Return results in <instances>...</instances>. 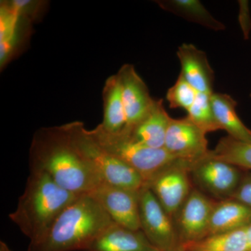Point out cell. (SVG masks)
I'll list each match as a JSON object with an SVG mask.
<instances>
[{"label":"cell","mask_w":251,"mask_h":251,"mask_svg":"<svg viewBox=\"0 0 251 251\" xmlns=\"http://www.w3.org/2000/svg\"><path fill=\"white\" fill-rule=\"evenodd\" d=\"M30 169L47 173L59 186L75 194H88L103 183L60 126L37 130L29 152Z\"/></svg>","instance_id":"6da1fadb"},{"label":"cell","mask_w":251,"mask_h":251,"mask_svg":"<svg viewBox=\"0 0 251 251\" xmlns=\"http://www.w3.org/2000/svg\"><path fill=\"white\" fill-rule=\"evenodd\" d=\"M114 223L95 198L82 194L59 214L41 239L29 243L27 251H85Z\"/></svg>","instance_id":"7a4b0ae2"},{"label":"cell","mask_w":251,"mask_h":251,"mask_svg":"<svg viewBox=\"0 0 251 251\" xmlns=\"http://www.w3.org/2000/svg\"><path fill=\"white\" fill-rule=\"evenodd\" d=\"M80 196L59 186L47 173L30 169L17 208L9 217L30 242H36Z\"/></svg>","instance_id":"3957f363"},{"label":"cell","mask_w":251,"mask_h":251,"mask_svg":"<svg viewBox=\"0 0 251 251\" xmlns=\"http://www.w3.org/2000/svg\"><path fill=\"white\" fill-rule=\"evenodd\" d=\"M73 146L98 173L104 183L140 191L145 186L143 178L133 168L112 156L90 135L80 122L62 126Z\"/></svg>","instance_id":"277c9868"},{"label":"cell","mask_w":251,"mask_h":251,"mask_svg":"<svg viewBox=\"0 0 251 251\" xmlns=\"http://www.w3.org/2000/svg\"><path fill=\"white\" fill-rule=\"evenodd\" d=\"M90 133L105 151L136 171L145 186L161 172L180 161L166 149L148 148L125 132L110 133L98 125Z\"/></svg>","instance_id":"5b68a950"},{"label":"cell","mask_w":251,"mask_h":251,"mask_svg":"<svg viewBox=\"0 0 251 251\" xmlns=\"http://www.w3.org/2000/svg\"><path fill=\"white\" fill-rule=\"evenodd\" d=\"M139 216L140 230L153 247L160 251L179 250L174 221L148 186L139 192Z\"/></svg>","instance_id":"8992f818"},{"label":"cell","mask_w":251,"mask_h":251,"mask_svg":"<svg viewBox=\"0 0 251 251\" xmlns=\"http://www.w3.org/2000/svg\"><path fill=\"white\" fill-rule=\"evenodd\" d=\"M210 151L191 165L190 176L204 191L220 201L229 199L233 196L244 174L237 166L211 156Z\"/></svg>","instance_id":"52a82bcc"},{"label":"cell","mask_w":251,"mask_h":251,"mask_svg":"<svg viewBox=\"0 0 251 251\" xmlns=\"http://www.w3.org/2000/svg\"><path fill=\"white\" fill-rule=\"evenodd\" d=\"M215 201L198 189H192L173 221L183 244L198 242L209 235V224Z\"/></svg>","instance_id":"ba28073f"},{"label":"cell","mask_w":251,"mask_h":251,"mask_svg":"<svg viewBox=\"0 0 251 251\" xmlns=\"http://www.w3.org/2000/svg\"><path fill=\"white\" fill-rule=\"evenodd\" d=\"M191 166L186 162H176L157 175L146 186L173 219L192 191Z\"/></svg>","instance_id":"9c48e42d"},{"label":"cell","mask_w":251,"mask_h":251,"mask_svg":"<svg viewBox=\"0 0 251 251\" xmlns=\"http://www.w3.org/2000/svg\"><path fill=\"white\" fill-rule=\"evenodd\" d=\"M206 134L187 117L171 118L164 148L176 159L192 165L206 156L210 151L208 149Z\"/></svg>","instance_id":"30bf717a"},{"label":"cell","mask_w":251,"mask_h":251,"mask_svg":"<svg viewBox=\"0 0 251 251\" xmlns=\"http://www.w3.org/2000/svg\"><path fill=\"white\" fill-rule=\"evenodd\" d=\"M139 192L102 183L88 193L103 206L115 224L140 230Z\"/></svg>","instance_id":"8fae6325"},{"label":"cell","mask_w":251,"mask_h":251,"mask_svg":"<svg viewBox=\"0 0 251 251\" xmlns=\"http://www.w3.org/2000/svg\"><path fill=\"white\" fill-rule=\"evenodd\" d=\"M117 74L121 83L126 117V126L122 131L128 133L146 116L154 99L151 98L148 86L135 71L134 66L125 64Z\"/></svg>","instance_id":"7c38bea8"},{"label":"cell","mask_w":251,"mask_h":251,"mask_svg":"<svg viewBox=\"0 0 251 251\" xmlns=\"http://www.w3.org/2000/svg\"><path fill=\"white\" fill-rule=\"evenodd\" d=\"M176 56L181 65V74L198 93L211 94L214 92V72L205 52L191 44L178 48Z\"/></svg>","instance_id":"4fadbf2b"},{"label":"cell","mask_w":251,"mask_h":251,"mask_svg":"<svg viewBox=\"0 0 251 251\" xmlns=\"http://www.w3.org/2000/svg\"><path fill=\"white\" fill-rule=\"evenodd\" d=\"M171 118L163 106V99H154L146 116L129 132L125 133L148 148H164L167 130Z\"/></svg>","instance_id":"5bb4252c"},{"label":"cell","mask_w":251,"mask_h":251,"mask_svg":"<svg viewBox=\"0 0 251 251\" xmlns=\"http://www.w3.org/2000/svg\"><path fill=\"white\" fill-rule=\"evenodd\" d=\"M154 249L141 230H132L114 223L85 251H150Z\"/></svg>","instance_id":"9a60e30c"},{"label":"cell","mask_w":251,"mask_h":251,"mask_svg":"<svg viewBox=\"0 0 251 251\" xmlns=\"http://www.w3.org/2000/svg\"><path fill=\"white\" fill-rule=\"evenodd\" d=\"M251 224V208L232 198L221 200L213 208L209 235L232 232Z\"/></svg>","instance_id":"2e32d148"},{"label":"cell","mask_w":251,"mask_h":251,"mask_svg":"<svg viewBox=\"0 0 251 251\" xmlns=\"http://www.w3.org/2000/svg\"><path fill=\"white\" fill-rule=\"evenodd\" d=\"M213 112L220 129L225 130L228 136L239 141L251 143V130L238 116L237 102L227 94L213 92L211 94Z\"/></svg>","instance_id":"e0dca14e"},{"label":"cell","mask_w":251,"mask_h":251,"mask_svg":"<svg viewBox=\"0 0 251 251\" xmlns=\"http://www.w3.org/2000/svg\"><path fill=\"white\" fill-rule=\"evenodd\" d=\"M103 100V122L99 125L110 133H120L126 126V117L118 74L111 75L105 81Z\"/></svg>","instance_id":"ac0fdd59"},{"label":"cell","mask_w":251,"mask_h":251,"mask_svg":"<svg viewBox=\"0 0 251 251\" xmlns=\"http://www.w3.org/2000/svg\"><path fill=\"white\" fill-rule=\"evenodd\" d=\"M156 2L162 9L211 30L226 29L224 23L216 20L198 0H163Z\"/></svg>","instance_id":"d6986e66"},{"label":"cell","mask_w":251,"mask_h":251,"mask_svg":"<svg viewBox=\"0 0 251 251\" xmlns=\"http://www.w3.org/2000/svg\"><path fill=\"white\" fill-rule=\"evenodd\" d=\"M247 227L216 234H211L198 242L180 246L182 251H250Z\"/></svg>","instance_id":"ffe728a7"},{"label":"cell","mask_w":251,"mask_h":251,"mask_svg":"<svg viewBox=\"0 0 251 251\" xmlns=\"http://www.w3.org/2000/svg\"><path fill=\"white\" fill-rule=\"evenodd\" d=\"M211 156L237 166L242 170H251V143L239 141L227 136L221 138Z\"/></svg>","instance_id":"44dd1931"},{"label":"cell","mask_w":251,"mask_h":251,"mask_svg":"<svg viewBox=\"0 0 251 251\" xmlns=\"http://www.w3.org/2000/svg\"><path fill=\"white\" fill-rule=\"evenodd\" d=\"M187 113L188 118L206 133L220 130L211 106V94L198 93Z\"/></svg>","instance_id":"7402d4cb"},{"label":"cell","mask_w":251,"mask_h":251,"mask_svg":"<svg viewBox=\"0 0 251 251\" xmlns=\"http://www.w3.org/2000/svg\"><path fill=\"white\" fill-rule=\"evenodd\" d=\"M198 92L179 74L174 85L170 87L166 99L172 109L183 108L188 111L194 103Z\"/></svg>","instance_id":"603a6c76"},{"label":"cell","mask_w":251,"mask_h":251,"mask_svg":"<svg viewBox=\"0 0 251 251\" xmlns=\"http://www.w3.org/2000/svg\"><path fill=\"white\" fill-rule=\"evenodd\" d=\"M231 198L251 208V173L243 175L240 183Z\"/></svg>","instance_id":"cb8c5ba5"},{"label":"cell","mask_w":251,"mask_h":251,"mask_svg":"<svg viewBox=\"0 0 251 251\" xmlns=\"http://www.w3.org/2000/svg\"><path fill=\"white\" fill-rule=\"evenodd\" d=\"M238 4H239L238 21L240 25L244 39L248 40L250 37L251 31V15L249 1L240 0L238 1Z\"/></svg>","instance_id":"d4e9b609"},{"label":"cell","mask_w":251,"mask_h":251,"mask_svg":"<svg viewBox=\"0 0 251 251\" xmlns=\"http://www.w3.org/2000/svg\"><path fill=\"white\" fill-rule=\"evenodd\" d=\"M248 242H249V251H251V224L247 227Z\"/></svg>","instance_id":"484cf974"},{"label":"cell","mask_w":251,"mask_h":251,"mask_svg":"<svg viewBox=\"0 0 251 251\" xmlns=\"http://www.w3.org/2000/svg\"><path fill=\"white\" fill-rule=\"evenodd\" d=\"M0 251H12L9 249V247L6 245V243L1 241L0 242Z\"/></svg>","instance_id":"4316f807"},{"label":"cell","mask_w":251,"mask_h":251,"mask_svg":"<svg viewBox=\"0 0 251 251\" xmlns=\"http://www.w3.org/2000/svg\"><path fill=\"white\" fill-rule=\"evenodd\" d=\"M158 251V250H157V249H153V250H151V251Z\"/></svg>","instance_id":"83f0119b"},{"label":"cell","mask_w":251,"mask_h":251,"mask_svg":"<svg viewBox=\"0 0 251 251\" xmlns=\"http://www.w3.org/2000/svg\"><path fill=\"white\" fill-rule=\"evenodd\" d=\"M250 97L251 98V93H250Z\"/></svg>","instance_id":"f1b7e54d"},{"label":"cell","mask_w":251,"mask_h":251,"mask_svg":"<svg viewBox=\"0 0 251 251\" xmlns=\"http://www.w3.org/2000/svg\"><path fill=\"white\" fill-rule=\"evenodd\" d=\"M177 251H181V250H178Z\"/></svg>","instance_id":"f546056e"}]
</instances>
